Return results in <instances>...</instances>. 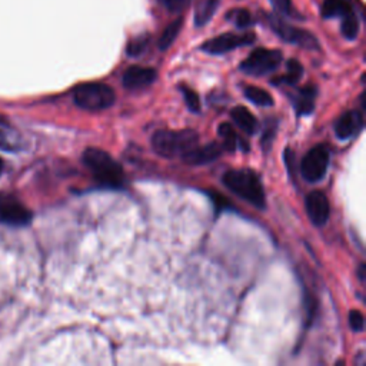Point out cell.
I'll list each match as a JSON object with an SVG mask.
<instances>
[{
    "label": "cell",
    "mask_w": 366,
    "mask_h": 366,
    "mask_svg": "<svg viewBox=\"0 0 366 366\" xmlns=\"http://www.w3.org/2000/svg\"><path fill=\"white\" fill-rule=\"evenodd\" d=\"M286 69L288 71H286L285 75H282V76H279V78L272 80L274 85L293 86V85H296L300 80V78L303 75V68H302V65L296 59H289L286 62Z\"/></svg>",
    "instance_id": "18"
},
{
    "label": "cell",
    "mask_w": 366,
    "mask_h": 366,
    "mask_svg": "<svg viewBox=\"0 0 366 366\" xmlns=\"http://www.w3.org/2000/svg\"><path fill=\"white\" fill-rule=\"evenodd\" d=\"M358 276L360 279V282H365V264H360L358 268Z\"/></svg>",
    "instance_id": "31"
},
{
    "label": "cell",
    "mask_w": 366,
    "mask_h": 366,
    "mask_svg": "<svg viewBox=\"0 0 366 366\" xmlns=\"http://www.w3.org/2000/svg\"><path fill=\"white\" fill-rule=\"evenodd\" d=\"M2 172H4V162L0 159V175H2Z\"/></svg>",
    "instance_id": "32"
},
{
    "label": "cell",
    "mask_w": 366,
    "mask_h": 366,
    "mask_svg": "<svg viewBox=\"0 0 366 366\" xmlns=\"http://www.w3.org/2000/svg\"><path fill=\"white\" fill-rule=\"evenodd\" d=\"M349 327L356 334L363 331V328H365V317H363V313L360 310L352 309L349 312Z\"/></svg>",
    "instance_id": "26"
},
{
    "label": "cell",
    "mask_w": 366,
    "mask_h": 366,
    "mask_svg": "<svg viewBox=\"0 0 366 366\" xmlns=\"http://www.w3.org/2000/svg\"><path fill=\"white\" fill-rule=\"evenodd\" d=\"M32 221V212L13 195L0 193V222L11 226H26Z\"/></svg>",
    "instance_id": "8"
},
{
    "label": "cell",
    "mask_w": 366,
    "mask_h": 366,
    "mask_svg": "<svg viewBox=\"0 0 366 366\" xmlns=\"http://www.w3.org/2000/svg\"><path fill=\"white\" fill-rule=\"evenodd\" d=\"M341 30H342V35H343L348 40H355V39L358 37V33H359V19H358L355 11L346 13V15L342 18Z\"/></svg>",
    "instance_id": "22"
},
{
    "label": "cell",
    "mask_w": 366,
    "mask_h": 366,
    "mask_svg": "<svg viewBox=\"0 0 366 366\" xmlns=\"http://www.w3.org/2000/svg\"><path fill=\"white\" fill-rule=\"evenodd\" d=\"M352 6L348 4V0H325L322 6V18H343L346 13L352 12Z\"/></svg>",
    "instance_id": "19"
},
{
    "label": "cell",
    "mask_w": 366,
    "mask_h": 366,
    "mask_svg": "<svg viewBox=\"0 0 366 366\" xmlns=\"http://www.w3.org/2000/svg\"><path fill=\"white\" fill-rule=\"evenodd\" d=\"M224 185L257 209H265L267 196L260 178L250 169H232L222 178Z\"/></svg>",
    "instance_id": "2"
},
{
    "label": "cell",
    "mask_w": 366,
    "mask_h": 366,
    "mask_svg": "<svg viewBox=\"0 0 366 366\" xmlns=\"http://www.w3.org/2000/svg\"><path fill=\"white\" fill-rule=\"evenodd\" d=\"M156 78H158V72L152 68H143V66H130L123 73V86L128 90H140L147 86H150Z\"/></svg>",
    "instance_id": "13"
},
{
    "label": "cell",
    "mask_w": 366,
    "mask_h": 366,
    "mask_svg": "<svg viewBox=\"0 0 366 366\" xmlns=\"http://www.w3.org/2000/svg\"><path fill=\"white\" fill-rule=\"evenodd\" d=\"M199 135L192 129L185 130H158L152 136L153 150L164 158L183 156L197 145Z\"/></svg>",
    "instance_id": "3"
},
{
    "label": "cell",
    "mask_w": 366,
    "mask_h": 366,
    "mask_svg": "<svg viewBox=\"0 0 366 366\" xmlns=\"http://www.w3.org/2000/svg\"><path fill=\"white\" fill-rule=\"evenodd\" d=\"M255 42V35L253 33H224L218 37H214L211 40H207L202 44V50L206 51L209 55H224L228 54L231 50H235L242 46H249Z\"/></svg>",
    "instance_id": "9"
},
{
    "label": "cell",
    "mask_w": 366,
    "mask_h": 366,
    "mask_svg": "<svg viewBox=\"0 0 366 366\" xmlns=\"http://www.w3.org/2000/svg\"><path fill=\"white\" fill-rule=\"evenodd\" d=\"M268 23L271 29L285 42L296 44L299 47L307 49V50H319V42L310 32L298 29L289 23H286L282 18L276 15H268Z\"/></svg>",
    "instance_id": "7"
},
{
    "label": "cell",
    "mask_w": 366,
    "mask_h": 366,
    "mask_svg": "<svg viewBox=\"0 0 366 366\" xmlns=\"http://www.w3.org/2000/svg\"><path fill=\"white\" fill-rule=\"evenodd\" d=\"M222 145L218 142H211L205 146H195L189 152H186L183 156H181L182 161L188 165H206L215 162L219 156L222 154Z\"/></svg>",
    "instance_id": "11"
},
{
    "label": "cell",
    "mask_w": 366,
    "mask_h": 366,
    "mask_svg": "<svg viewBox=\"0 0 366 366\" xmlns=\"http://www.w3.org/2000/svg\"><path fill=\"white\" fill-rule=\"evenodd\" d=\"M219 136L222 138V147L231 153H233L239 146L243 152H248L249 145L243 140H240L238 138V133L235 132V129L232 128L231 123H222L218 129Z\"/></svg>",
    "instance_id": "16"
},
{
    "label": "cell",
    "mask_w": 366,
    "mask_h": 366,
    "mask_svg": "<svg viewBox=\"0 0 366 366\" xmlns=\"http://www.w3.org/2000/svg\"><path fill=\"white\" fill-rule=\"evenodd\" d=\"M282 54L272 49H256L240 63L239 69L249 76H267L282 63Z\"/></svg>",
    "instance_id": "5"
},
{
    "label": "cell",
    "mask_w": 366,
    "mask_h": 366,
    "mask_svg": "<svg viewBox=\"0 0 366 366\" xmlns=\"http://www.w3.org/2000/svg\"><path fill=\"white\" fill-rule=\"evenodd\" d=\"M331 159V152L327 145L313 146L300 162V173L309 183H317L327 175Z\"/></svg>",
    "instance_id": "6"
},
{
    "label": "cell",
    "mask_w": 366,
    "mask_h": 366,
    "mask_svg": "<svg viewBox=\"0 0 366 366\" xmlns=\"http://www.w3.org/2000/svg\"><path fill=\"white\" fill-rule=\"evenodd\" d=\"M226 19L233 22L238 29H246L252 25V16L246 9H233L226 15Z\"/></svg>",
    "instance_id": "24"
},
{
    "label": "cell",
    "mask_w": 366,
    "mask_h": 366,
    "mask_svg": "<svg viewBox=\"0 0 366 366\" xmlns=\"http://www.w3.org/2000/svg\"><path fill=\"white\" fill-rule=\"evenodd\" d=\"M305 206H306V214L313 225L322 228L328 222L331 216V205L324 192L313 190L307 193L305 199Z\"/></svg>",
    "instance_id": "10"
},
{
    "label": "cell",
    "mask_w": 366,
    "mask_h": 366,
    "mask_svg": "<svg viewBox=\"0 0 366 366\" xmlns=\"http://www.w3.org/2000/svg\"><path fill=\"white\" fill-rule=\"evenodd\" d=\"M365 125L360 111H349L343 114L335 123V135L339 140H348L362 132Z\"/></svg>",
    "instance_id": "12"
},
{
    "label": "cell",
    "mask_w": 366,
    "mask_h": 366,
    "mask_svg": "<svg viewBox=\"0 0 366 366\" xmlns=\"http://www.w3.org/2000/svg\"><path fill=\"white\" fill-rule=\"evenodd\" d=\"M231 116H232L233 122L248 135H253L259 128L257 119L243 106L233 108L231 112Z\"/></svg>",
    "instance_id": "17"
},
{
    "label": "cell",
    "mask_w": 366,
    "mask_h": 366,
    "mask_svg": "<svg viewBox=\"0 0 366 366\" xmlns=\"http://www.w3.org/2000/svg\"><path fill=\"white\" fill-rule=\"evenodd\" d=\"M275 135H276V122L271 121V122L265 126V132H264V135H262V146H264L267 150H269V147H271V145H272V142H274Z\"/></svg>",
    "instance_id": "28"
},
{
    "label": "cell",
    "mask_w": 366,
    "mask_h": 366,
    "mask_svg": "<svg viewBox=\"0 0 366 366\" xmlns=\"http://www.w3.org/2000/svg\"><path fill=\"white\" fill-rule=\"evenodd\" d=\"M219 4L221 0H197L193 13L196 28H202L211 22L219 8Z\"/></svg>",
    "instance_id": "15"
},
{
    "label": "cell",
    "mask_w": 366,
    "mask_h": 366,
    "mask_svg": "<svg viewBox=\"0 0 366 366\" xmlns=\"http://www.w3.org/2000/svg\"><path fill=\"white\" fill-rule=\"evenodd\" d=\"M212 199H214V202H215V206H216V209H218V212H221L222 209H228L229 206H228V202L219 195V193H212Z\"/></svg>",
    "instance_id": "30"
},
{
    "label": "cell",
    "mask_w": 366,
    "mask_h": 366,
    "mask_svg": "<svg viewBox=\"0 0 366 366\" xmlns=\"http://www.w3.org/2000/svg\"><path fill=\"white\" fill-rule=\"evenodd\" d=\"M272 4L274 9L281 13L282 16H292L293 9H292V2L291 0H269Z\"/></svg>",
    "instance_id": "27"
},
{
    "label": "cell",
    "mask_w": 366,
    "mask_h": 366,
    "mask_svg": "<svg viewBox=\"0 0 366 366\" xmlns=\"http://www.w3.org/2000/svg\"><path fill=\"white\" fill-rule=\"evenodd\" d=\"M318 96V87L313 85H307L298 90L292 102L295 104V111L298 116H305L313 112L315 109V99Z\"/></svg>",
    "instance_id": "14"
},
{
    "label": "cell",
    "mask_w": 366,
    "mask_h": 366,
    "mask_svg": "<svg viewBox=\"0 0 366 366\" xmlns=\"http://www.w3.org/2000/svg\"><path fill=\"white\" fill-rule=\"evenodd\" d=\"M181 90H182V94L185 97V102H186V106L190 112L193 114H197L200 111V99H199V94L192 90L190 87L188 86H181Z\"/></svg>",
    "instance_id": "25"
},
{
    "label": "cell",
    "mask_w": 366,
    "mask_h": 366,
    "mask_svg": "<svg viewBox=\"0 0 366 366\" xmlns=\"http://www.w3.org/2000/svg\"><path fill=\"white\" fill-rule=\"evenodd\" d=\"M245 97L253 104H256V106H262V108L274 106L272 94L262 87H257V86L245 87Z\"/></svg>",
    "instance_id": "20"
},
{
    "label": "cell",
    "mask_w": 366,
    "mask_h": 366,
    "mask_svg": "<svg viewBox=\"0 0 366 366\" xmlns=\"http://www.w3.org/2000/svg\"><path fill=\"white\" fill-rule=\"evenodd\" d=\"M169 12H181L186 8L189 0H161Z\"/></svg>",
    "instance_id": "29"
},
{
    "label": "cell",
    "mask_w": 366,
    "mask_h": 366,
    "mask_svg": "<svg viewBox=\"0 0 366 366\" xmlns=\"http://www.w3.org/2000/svg\"><path fill=\"white\" fill-rule=\"evenodd\" d=\"M83 164L92 172L94 181L108 189H123L126 183L122 165L99 147H87L83 152Z\"/></svg>",
    "instance_id": "1"
},
{
    "label": "cell",
    "mask_w": 366,
    "mask_h": 366,
    "mask_svg": "<svg viewBox=\"0 0 366 366\" xmlns=\"http://www.w3.org/2000/svg\"><path fill=\"white\" fill-rule=\"evenodd\" d=\"M182 26H183V20H182L181 18L176 19V20H173V22L164 30L162 36L159 37L158 47H159L161 50H168V49L172 46V43L176 40L178 35L181 33Z\"/></svg>",
    "instance_id": "21"
},
{
    "label": "cell",
    "mask_w": 366,
    "mask_h": 366,
    "mask_svg": "<svg viewBox=\"0 0 366 366\" xmlns=\"http://www.w3.org/2000/svg\"><path fill=\"white\" fill-rule=\"evenodd\" d=\"M149 42H150V35H147V33L139 35V36H136L135 39H132V40L129 42L128 47H126L128 56H130V58H138V56H140V55L143 54V51L146 50Z\"/></svg>",
    "instance_id": "23"
},
{
    "label": "cell",
    "mask_w": 366,
    "mask_h": 366,
    "mask_svg": "<svg viewBox=\"0 0 366 366\" xmlns=\"http://www.w3.org/2000/svg\"><path fill=\"white\" fill-rule=\"evenodd\" d=\"M75 103L89 112H99L111 108L115 103V90L104 83H83L75 89Z\"/></svg>",
    "instance_id": "4"
}]
</instances>
